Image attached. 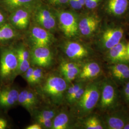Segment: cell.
I'll list each match as a JSON object with an SVG mask.
<instances>
[{"instance_id":"cell-26","label":"cell","mask_w":129,"mask_h":129,"mask_svg":"<svg viewBox=\"0 0 129 129\" xmlns=\"http://www.w3.org/2000/svg\"><path fill=\"white\" fill-rule=\"evenodd\" d=\"M58 111L55 109H45L39 111L36 114L35 119L53 120Z\"/></svg>"},{"instance_id":"cell-1","label":"cell","mask_w":129,"mask_h":129,"mask_svg":"<svg viewBox=\"0 0 129 129\" xmlns=\"http://www.w3.org/2000/svg\"><path fill=\"white\" fill-rule=\"evenodd\" d=\"M124 26L119 22L103 20L96 35L93 37L98 51L105 53L124 37Z\"/></svg>"},{"instance_id":"cell-32","label":"cell","mask_w":129,"mask_h":129,"mask_svg":"<svg viewBox=\"0 0 129 129\" xmlns=\"http://www.w3.org/2000/svg\"><path fill=\"white\" fill-rule=\"evenodd\" d=\"M34 68L30 67L29 69L27 70L23 74H22L23 78L28 83L30 84L32 79L33 74L34 72Z\"/></svg>"},{"instance_id":"cell-5","label":"cell","mask_w":129,"mask_h":129,"mask_svg":"<svg viewBox=\"0 0 129 129\" xmlns=\"http://www.w3.org/2000/svg\"><path fill=\"white\" fill-rule=\"evenodd\" d=\"M117 85L111 78L102 80L101 95L97 105L102 112L106 113L118 109L120 94Z\"/></svg>"},{"instance_id":"cell-27","label":"cell","mask_w":129,"mask_h":129,"mask_svg":"<svg viewBox=\"0 0 129 129\" xmlns=\"http://www.w3.org/2000/svg\"><path fill=\"white\" fill-rule=\"evenodd\" d=\"M44 78V71L40 67L34 68L33 74L32 79L30 84L32 85H37L41 82Z\"/></svg>"},{"instance_id":"cell-18","label":"cell","mask_w":129,"mask_h":129,"mask_svg":"<svg viewBox=\"0 0 129 129\" xmlns=\"http://www.w3.org/2000/svg\"><path fill=\"white\" fill-rule=\"evenodd\" d=\"M101 65L96 61H89L81 66V69L77 81L86 82L96 79L102 74Z\"/></svg>"},{"instance_id":"cell-23","label":"cell","mask_w":129,"mask_h":129,"mask_svg":"<svg viewBox=\"0 0 129 129\" xmlns=\"http://www.w3.org/2000/svg\"><path fill=\"white\" fill-rule=\"evenodd\" d=\"M17 30L9 23H6L0 26V43L5 44L17 37Z\"/></svg>"},{"instance_id":"cell-3","label":"cell","mask_w":129,"mask_h":129,"mask_svg":"<svg viewBox=\"0 0 129 129\" xmlns=\"http://www.w3.org/2000/svg\"><path fill=\"white\" fill-rule=\"evenodd\" d=\"M18 59L14 47H0V86L12 84L18 75Z\"/></svg>"},{"instance_id":"cell-29","label":"cell","mask_w":129,"mask_h":129,"mask_svg":"<svg viewBox=\"0 0 129 129\" xmlns=\"http://www.w3.org/2000/svg\"><path fill=\"white\" fill-rule=\"evenodd\" d=\"M4 111L0 110V129H9L10 127L9 120L4 113Z\"/></svg>"},{"instance_id":"cell-28","label":"cell","mask_w":129,"mask_h":129,"mask_svg":"<svg viewBox=\"0 0 129 129\" xmlns=\"http://www.w3.org/2000/svg\"><path fill=\"white\" fill-rule=\"evenodd\" d=\"M102 0H85V7L88 10H96L99 7Z\"/></svg>"},{"instance_id":"cell-20","label":"cell","mask_w":129,"mask_h":129,"mask_svg":"<svg viewBox=\"0 0 129 129\" xmlns=\"http://www.w3.org/2000/svg\"><path fill=\"white\" fill-rule=\"evenodd\" d=\"M81 69L78 63L74 61H63L60 65V71L62 77L68 83L76 80Z\"/></svg>"},{"instance_id":"cell-6","label":"cell","mask_w":129,"mask_h":129,"mask_svg":"<svg viewBox=\"0 0 129 129\" xmlns=\"http://www.w3.org/2000/svg\"><path fill=\"white\" fill-rule=\"evenodd\" d=\"M129 8V0H102L98 12L104 20L119 22L125 19Z\"/></svg>"},{"instance_id":"cell-24","label":"cell","mask_w":129,"mask_h":129,"mask_svg":"<svg viewBox=\"0 0 129 129\" xmlns=\"http://www.w3.org/2000/svg\"><path fill=\"white\" fill-rule=\"evenodd\" d=\"M70 119L67 112H58L53 119L52 129H67L70 128Z\"/></svg>"},{"instance_id":"cell-39","label":"cell","mask_w":129,"mask_h":129,"mask_svg":"<svg viewBox=\"0 0 129 129\" xmlns=\"http://www.w3.org/2000/svg\"><path fill=\"white\" fill-rule=\"evenodd\" d=\"M123 129H129V121L127 123V124L125 125Z\"/></svg>"},{"instance_id":"cell-17","label":"cell","mask_w":129,"mask_h":129,"mask_svg":"<svg viewBox=\"0 0 129 129\" xmlns=\"http://www.w3.org/2000/svg\"><path fill=\"white\" fill-rule=\"evenodd\" d=\"M108 72L111 78L118 85H123L129 81V64L120 63L110 64Z\"/></svg>"},{"instance_id":"cell-8","label":"cell","mask_w":129,"mask_h":129,"mask_svg":"<svg viewBox=\"0 0 129 129\" xmlns=\"http://www.w3.org/2000/svg\"><path fill=\"white\" fill-rule=\"evenodd\" d=\"M55 14L57 25L64 37L68 39L79 37L78 23L79 14L73 10H58Z\"/></svg>"},{"instance_id":"cell-30","label":"cell","mask_w":129,"mask_h":129,"mask_svg":"<svg viewBox=\"0 0 129 129\" xmlns=\"http://www.w3.org/2000/svg\"><path fill=\"white\" fill-rule=\"evenodd\" d=\"M121 96L125 102L129 105V81L123 85Z\"/></svg>"},{"instance_id":"cell-31","label":"cell","mask_w":129,"mask_h":129,"mask_svg":"<svg viewBox=\"0 0 129 129\" xmlns=\"http://www.w3.org/2000/svg\"><path fill=\"white\" fill-rule=\"evenodd\" d=\"M37 122L41 125L43 128L44 129H52L53 125V120H44L37 119L36 120Z\"/></svg>"},{"instance_id":"cell-15","label":"cell","mask_w":129,"mask_h":129,"mask_svg":"<svg viewBox=\"0 0 129 129\" xmlns=\"http://www.w3.org/2000/svg\"><path fill=\"white\" fill-rule=\"evenodd\" d=\"M30 52V61L38 67L46 68L52 62L53 55L48 46H33Z\"/></svg>"},{"instance_id":"cell-36","label":"cell","mask_w":129,"mask_h":129,"mask_svg":"<svg viewBox=\"0 0 129 129\" xmlns=\"http://www.w3.org/2000/svg\"><path fill=\"white\" fill-rule=\"evenodd\" d=\"M26 129H43L41 125L39 123L36 122L34 124L28 126L25 128Z\"/></svg>"},{"instance_id":"cell-10","label":"cell","mask_w":129,"mask_h":129,"mask_svg":"<svg viewBox=\"0 0 129 129\" xmlns=\"http://www.w3.org/2000/svg\"><path fill=\"white\" fill-rule=\"evenodd\" d=\"M62 48L70 61L75 62L86 60L93 54L92 49L89 46L74 39L65 41L62 45Z\"/></svg>"},{"instance_id":"cell-19","label":"cell","mask_w":129,"mask_h":129,"mask_svg":"<svg viewBox=\"0 0 129 129\" xmlns=\"http://www.w3.org/2000/svg\"><path fill=\"white\" fill-rule=\"evenodd\" d=\"M38 103L36 92L31 89H24L19 91L18 104L23 106L29 112H33Z\"/></svg>"},{"instance_id":"cell-13","label":"cell","mask_w":129,"mask_h":129,"mask_svg":"<svg viewBox=\"0 0 129 129\" xmlns=\"http://www.w3.org/2000/svg\"><path fill=\"white\" fill-rule=\"evenodd\" d=\"M102 120L107 129H123L129 121V114L118 109L105 113Z\"/></svg>"},{"instance_id":"cell-9","label":"cell","mask_w":129,"mask_h":129,"mask_svg":"<svg viewBox=\"0 0 129 129\" xmlns=\"http://www.w3.org/2000/svg\"><path fill=\"white\" fill-rule=\"evenodd\" d=\"M32 18L35 23L47 30L53 32L57 26L55 12L47 5L38 3L33 10Z\"/></svg>"},{"instance_id":"cell-35","label":"cell","mask_w":129,"mask_h":129,"mask_svg":"<svg viewBox=\"0 0 129 129\" xmlns=\"http://www.w3.org/2000/svg\"><path fill=\"white\" fill-rule=\"evenodd\" d=\"M8 19H7L6 14L1 10H0V26L7 23Z\"/></svg>"},{"instance_id":"cell-11","label":"cell","mask_w":129,"mask_h":129,"mask_svg":"<svg viewBox=\"0 0 129 129\" xmlns=\"http://www.w3.org/2000/svg\"><path fill=\"white\" fill-rule=\"evenodd\" d=\"M23 7L14 10L11 12L8 21L17 30H23L27 28L32 19L33 10L34 7Z\"/></svg>"},{"instance_id":"cell-7","label":"cell","mask_w":129,"mask_h":129,"mask_svg":"<svg viewBox=\"0 0 129 129\" xmlns=\"http://www.w3.org/2000/svg\"><path fill=\"white\" fill-rule=\"evenodd\" d=\"M103 18L97 10H88L79 14L78 27L79 37L93 38L103 21Z\"/></svg>"},{"instance_id":"cell-34","label":"cell","mask_w":129,"mask_h":129,"mask_svg":"<svg viewBox=\"0 0 129 129\" xmlns=\"http://www.w3.org/2000/svg\"><path fill=\"white\" fill-rule=\"evenodd\" d=\"M50 5L55 6H63L69 5V0H47Z\"/></svg>"},{"instance_id":"cell-14","label":"cell","mask_w":129,"mask_h":129,"mask_svg":"<svg viewBox=\"0 0 129 129\" xmlns=\"http://www.w3.org/2000/svg\"><path fill=\"white\" fill-rule=\"evenodd\" d=\"M127 42L124 37L104 54V58L109 64L123 63L129 64L127 54Z\"/></svg>"},{"instance_id":"cell-22","label":"cell","mask_w":129,"mask_h":129,"mask_svg":"<svg viewBox=\"0 0 129 129\" xmlns=\"http://www.w3.org/2000/svg\"><path fill=\"white\" fill-rule=\"evenodd\" d=\"M39 2V0H2L0 5L6 10L11 12L20 7L34 6Z\"/></svg>"},{"instance_id":"cell-16","label":"cell","mask_w":129,"mask_h":129,"mask_svg":"<svg viewBox=\"0 0 129 129\" xmlns=\"http://www.w3.org/2000/svg\"><path fill=\"white\" fill-rule=\"evenodd\" d=\"M19 93L12 84L0 86V110L5 111L18 104Z\"/></svg>"},{"instance_id":"cell-38","label":"cell","mask_w":129,"mask_h":129,"mask_svg":"<svg viewBox=\"0 0 129 129\" xmlns=\"http://www.w3.org/2000/svg\"><path fill=\"white\" fill-rule=\"evenodd\" d=\"M125 19H126L129 23V10H128V12H127V14H126V17H125Z\"/></svg>"},{"instance_id":"cell-33","label":"cell","mask_w":129,"mask_h":129,"mask_svg":"<svg viewBox=\"0 0 129 129\" xmlns=\"http://www.w3.org/2000/svg\"><path fill=\"white\" fill-rule=\"evenodd\" d=\"M69 5L71 9L76 11L83 9V8L80 5L78 0H69Z\"/></svg>"},{"instance_id":"cell-12","label":"cell","mask_w":129,"mask_h":129,"mask_svg":"<svg viewBox=\"0 0 129 129\" xmlns=\"http://www.w3.org/2000/svg\"><path fill=\"white\" fill-rule=\"evenodd\" d=\"M29 39L33 46L50 47L55 41L52 33L35 23L30 28Z\"/></svg>"},{"instance_id":"cell-21","label":"cell","mask_w":129,"mask_h":129,"mask_svg":"<svg viewBox=\"0 0 129 129\" xmlns=\"http://www.w3.org/2000/svg\"><path fill=\"white\" fill-rule=\"evenodd\" d=\"M14 48L18 59V75H22L31 67L30 52L22 45Z\"/></svg>"},{"instance_id":"cell-4","label":"cell","mask_w":129,"mask_h":129,"mask_svg":"<svg viewBox=\"0 0 129 129\" xmlns=\"http://www.w3.org/2000/svg\"><path fill=\"white\" fill-rule=\"evenodd\" d=\"M68 83L63 77L56 75L48 76L39 88L42 96L55 105H59L64 101Z\"/></svg>"},{"instance_id":"cell-37","label":"cell","mask_w":129,"mask_h":129,"mask_svg":"<svg viewBox=\"0 0 129 129\" xmlns=\"http://www.w3.org/2000/svg\"><path fill=\"white\" fill-rule=\"evenodd\" d=\"M127 54L129 60V41L127 44Z\"/></svg>"},{"instance_id":"cell-2","label":"cell","mask_w":129,"mask_h":129,"mask_svg":"<svg viewBox=\"0 0 129 129\" xmlns=\"http://www.w3.org/2000/svg\"><path fill=\"white\" fill-rule=\"evenodd\" d=\"M102 81L96 79L86 85L82 96L73 105L77 117L84 118L89 115L97 107L101 95Z\"/></svg>"},{"instance_id":"cell-25","label":"cell","mask_w":129,"mask_h":129,"mask_svg":"<svg viewBox=\"0 0 129 129\" xmlns=\"http://www.w3.org/2000/svg\"><path fill=\"white\" fill-rule=\"evenodd\" d=\"M83 122V128L86 129H104L103 120L96 114L85 117Z\"/></svg>"}]
</instances>
